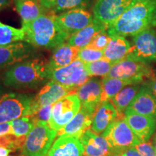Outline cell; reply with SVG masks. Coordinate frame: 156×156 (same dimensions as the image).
I'll list each match as a JSON object with an SVG mask.
<instances>
[{"label": "cell", "mask_w": 156, "mask_h": 156, "mask_svg": "<svg viewBox=\"0 0 156 156\" xmlns=\"http://www.w3.org/2000/svg\"><path fill=\"white\" fill-rule=\"evenodd\" d=\"M4 94H5V93H4V88L3 87L0 85V99L2 98V97L3 96Z\"/></svg>", "instance_id": "43"}, {"label": "cell", "mask_w": 156, "mask_h": 156, "mask_svg": "<svg viewBox=\"0 0 156 156\" xmlns=\"http://www.w3.org/2000/svg\"><path fill=\"white\" fill-rule=\"evenodd\" d=\"M102 136L116 155L129 148L135 147L141 142L124 119L119 117L106 129Z\"/></svg>", "instance_id": "6"}, {"label": "cell", "mask_w": 156, "mask_h": 156, "mask_svg": "<svg viewBox=\"0 0 156 156\" xmlns=\"http://www.w3.org/2000/svg\"><path fill=\"white\" fill-rule=\"evenodd\" d=\"M12 151L4 147H0V156H8L9 153H10Z\"/></svg>", "instance_id": "41"}, {"label": "cell", "mask_w": 156, "mask_h": 156, "mask_svg": "<svg viewBox=\"0 0 156 156\" xmlns=\"http://www.w3.org/2000/svg\"><path fill=\"white\" fill-rule=\"evenodd\" d=\"M52 107H53V104L43 106L41 108H39L38 110L33 115L32 117L34 119V120L36 121V122L41 121V122L48 123L51 115Z\"/></svg>", "instance_id": "35"}, {"label": "cell", "mask_w": 156, "mask_h": 156, "mask_svg": "<svg viewBox=\"0 0 156 156\" xmlns=\"http://www.w3.org/2000/svg\"><path fill=\"white\" fill-rule=\"evenodd\" d=\"M135 148L142 156H156L153 145L150 142H140Z\"/></svg>", "instance_id": "36"}, {"label": "cell", "mask_w": 156, "mask_h": 156, "mask_svg": "<svg viewBox=\"0 0 156 156\" xmlns=\"http://www.w3.org/2000/svg\"><path fill=\"white\" fill-rule=\"evenodd\" d=\"M90 78L85 64L79 58L66 67L50 70L49 73V80L56 82L72 91H76Z\"/></svg>", "instance_id": "7"}, {"label": "cell", "mask_w": 156, "mask_h": 156, "mask_svg": "<svg viewBox=\"0 0 156 156\" xmlns=\"http://www.w3.org/2000/svg\"><path fill=\"white\" fill-rule=\"evenodd\" d=\"M54 49L53 54L48 62L50 70L66 67L73 63L78 58L80 48L72 46L68 42H64Z\"/></svg>", "instance_id": "22"}, {"label": "cell", "mask_w": 156, "mask_h": 156, "mask_svg": "<svg viewBox=\"0 0 156 156\" xmlns=\"http://www.w3.org/2000/svg\"><path fill=\"white\" fill-rule=\"evenodd\" d=\"M101 84H102V93L101 96V103L108 102L121 90L127 85H132L128 81L108 77H103L101 80Z\"/></svg>", "instance_id": "27"}, {"label": "cell", "mask_w": 156, "mask_h": 156, "mask_svg": "<svg viewBox=\"0 0 156 156\" xmlns=\"http://www.w3.org/2000/svg\"><path fill=\"white\" fill-rule=\"evenodd\" d=\"M111 39L112 37L108 34L107 30H103L98 33L87 46L93 49L103 51L108 46Z\"/></svg>", "instance_id": "34"}, {"label": "cell", "mask_w": 156, "mask_h": 156, "mask_svg": "<svg viewBox=\"0 0 156 156\" xmlns=\"http://www.w3.org/2000/svg\"><path fill=\"white\" fill-rule=\"evenodd\" d=\"M36 121L32 116H21L12 121L11 126L12 133L17 136H27L34 128Z\"/></svg>", "instance_id": "30"}, {"label": "cell", "mask_w": 156, "mask_h": 156, "mask_svg": "<svg viewBox=\"0 0 156 156\" xmlns=\"http://www.w3.org/2000/svg\"><path fill=\"white\" fill-rule=\"evenodd\" d=\"M56 18L60 28L70 37L88 25L94 17L86 9L78 8L60 13Z\"/></svg>", "instance_id": "13"}, {"label": "cell", "mask_w": 156, "mask_h": 156, "mask_svg": "<svg viewBox=\"0 0 156 156\" xmlns=\"http://www.w3.org/2000/svg\"><path fill=\"white\" fill-rule=\"evenodd\" d=\"M73 92L75 91L70 90L54 81H48L36 95L33 96L30 116H32L41 107L54 104L58 100Z\"/></svg>", "instance_id": "12"}, {"label": "cell", "mask_w": 156, "mask_h": 156, "mask_svg": "<svg viewBox=\"0 0 156 156\" xmlns=\"http://www.w3.org/2000/svg\"><path fill=\"white\" fill-rule=\"evenodd\" d=\"M141 86L137 85H130L124 87L113 98L110 102L116 108L119 116L122 115L124 111L128 108L130 103L134 100V97L139 92Z\"/></svg>", "instance_id": "26"}, {"label": "cell", "mask_w": 156, "mask_h": 156, "mask_svg": "<svg viewBox=\"0 0 156 156\" xmlns=\"http://www.w3.org/2000/svg\"><path fill=\"white\" fill-rule=\"evenodd\" d=\"M102 58H103V51L93 49L87 46L80 48L78 54V58L84 64L97 61Z\"/></svg>", "instance_id": "33"}, {"label": "cell", "mask_w": 156, "mask_h": 156, "mask_svg": "<svg viewBox=\"0 0 156 156\" xmlns=\"http://www.w3.org/2000/svg\"><path fill=\"white\" fill-rule=\"evenodd\" d=\"M108 27L98 20L94 18L86 27L72 35L68 39V43L72 46L83 48L90 43L92 39L103 30H107Z\"/></svg>", "instance_id": "23"}, {"label": "cell", "mask_w": 156, "mask_h": 156, "mask_svg": "<svg viewBox=\"0 0 156 156\" xmlns=\"http://www.w3.org/2000/svg\"><path fill=\"white\" fill-rule=\"evenodd\" d=\"M10 0H0V10L9 5Z\"/></svg>", "instance_id": "42"}, {"label": "cell", "mask_w": 156, "mask_h": 156, "mask_svg": "<svg viewBox=\"0 0 156 156\" xmlns=\"http://www.w3.org/2000/svg\"><path fill=\"white\" fill-rule=\"evenodd\" d=\"M20 1H25V0H20ZM34 1H38V0H34Z\"/></svg>", "instance_id": "45"}, {"label": "cell", "mask_w": 156, "mask_h": 156, "mask_svg": "<svg viewBox=\"0 0 156 156\" xmlns=\"http://www.w3.org/2000/svg\"><path fill=\"white\" fill-rule=\"evenodd\" d=\"M132 45L125 37L112 36L108 46L103 50V57L113 64L122 61L130 53Z\"/></svg>", "instance_id": "24"}, {"label": "cell", "mask_w": 156, "mask_h": 156, "mask_svg": "<svg viewBox=\"0 0 156 156\" xmlns=\"http://www.w3.org/2000/svg\"><path fill=\"white\" fill-rule=\"evenodd\" d=\"M155 74V72L149 64L127 56L122 61L114 64L106 77L117 78L129 82L132 85H137L145 79L151 80Z\"/></svg>", "instance_id": "5"}, {"label": "cell", "mask_w": 156, "mask_h": 156, "mask_svg": "<svg viewBox=\"0 0 156 156\" xmlns=\"http://www.w3.org/2000/svg\"><path fill=\"white\" fill-rule=\"evenodd\" d=\"M26 136H17L14 134H8L0 135V147H4L11 150L22 149Z\"/></svg>", "instance_id": "32"}, {"label": "cell", "mask_w": 156, "mask_h": 156, "mask_svg": "<svg viewBox=\"0 0 156 156\" xmlns=\"http://www.w3.org/2000/svg\"><path fill=\"white\" fill-rule=\"evenodd\" d=\"M49 73L48 62L41 58H31L6 70L3 84L17 90L35 89L49 80Z\"/></svg>", "instance_id": "2"}, {"label": "cell", "mask_w": 156, "mask_h": 156, "mask_svg": "<svg viewBox=\"0 0 156 156\" xmlns=\"http://www.w3.org/2000/svg\"><path fill=\"white\" fill-rule=\"evenodd\" d=\"M81 103V106L95 112L101 103L102 93L101 81L95 78H90L85 84L75 91Z\"/></svg>", "instance_id": "18"}, {"label": "cell", "mask_w": 156, "mask_h": 156, "mask_svg": "<svg viewBox=\"0 0 156 156\" xmlns=\"http://www.w3.org/2000/svg\"><path fill=\"white\" fill-rule=\"evenodd\" d=\"M132 41L128 56L147 64L156 62V32L153 28L136 34L133 36Z\"/></svg>", "instance_id": "11"}, {"label": "cell", "mask_w": 156, "mask_h": 156, "mask_svg": "<svg viewBox=\"0 0 156 156\" xmlns=\"http://www.w3.org/2000/svg\"><path fill=\"white\" fill-rule=\"evenodd\" d=\"M116 156H142L140 153L136 151L135 147L129 148L125 151L120 152L118 154H116Z\"/></svg>", "instance_id": "38"}, {"label": "cell", "mask_w": 156, "mask_h": 156, "mask_svg": "<svg viewBox=\"0 0 156 156\" xmlns=\"http://www.w3.org/2000/svg\"><path fill=\"white\" fill-rule=\"evenodd\" d=\"M83 147V156H115L114 151L102 135L88 129L80 137Z\"/></svg>", "instance_id": "16"}, {"label": "cell", "mask_w": 156, "mask_h": 156, "mask_svg": "<svg viewBox=\"0 0 156 156\" xmlns=\"http://www.w3.org/2000/svg\"><path fill=\"white\" fill-rule=\"evenodd\" d=\"M154 149H155V152L156 154V137H155V146H154Z\"/></svg>", "instance_id": "44"}, {"label": "cell", "mask_w": 156, "mask_h": 156, "mask_svg": "<svg viewBox=\"0 0 156 156\" xmlns=\"http://www.w3.org/2000/svg\"><path fill=\"white\" fill-rule=\"evenodd\" d=\"M137 1L138 0H97L93 7V17L108 27Z\"/></svg>", "instance_id": "10"}, {"label": "cell", "mask_w": 156, "mask_h": 156, "mask_svg": "<svg viewBox=\"0 0 156 156\" xmlns=\"http://www.w3.org/2000/svg\"><path fill=\"white\" fill-rule=\"evenodd\" d=\"M34 52L33 45L27 42L0 46V73L19 62L27 60Z\"/></svg>", "instance_id": "14"}, {"label": "cell", "mask_w": 156, "mask_h": 156, "mask_svg": "<svg viewBox=\"0 0 156 156\" xmlns=\"http://www.w3.org/2000/svg\"><path fill=\"white\" fill-rule=\"evenodd\" d=\"M113 64L104 57L97 61L85 64L90 77H106L112 69Z\"/></svg>", "instance_id": "29"}, {"label": "cell", "mask_w": 156, "mask_h": 156, "mask_svg": "<svg viewBox=\"0 0 156 156\" xmlns=\"http://www.w3.org/2000/svg\"><path fill=\"white\" fill-rule=\"evenodd\" d=\"M16 9L20 16L22 17L23 25L33 22L44 14L46 9L38 1L34 0H16Z\"/></svg>", "instance_id": "25"}, {"label": "cell", "mask_w": 156, "mask_h": 156, "mask_svg": "<svg viewBox=\"0 0 156 156\" xmlns=\"http://www.w3.org/2000/svg\"><path fill=\"white\" fill-rule=\"evenodd\" d=\"M90 0H56L53 7L50 9L51 12L56 14L58 12H64L71 9L78 8L85 9Z\"/></svg>", "instance_id": "31"}, {"label": "cell", "mask_w": 156, "mask_h": 156, "mask_svg": "<svg viewBox=\"0 0 156 156\" xmlns=\"http://www.w3.org/2000/svg\"><path fill=\"white\" fill-rule=\"evenodd\" d=\"M95 112L91 109L81 106L79 112L72 120L64 127L56 131V135L58 136H75L80 138L84 132L90 127Z\"/></svg>", "instance_id": "17"}, {"label": "cell", "mask_w": 156, "mask_h": 156, "mask_svg": "<svg viewBox=\"0 0 156 156\" xmlns=\"http://www.w3.org/2000/svg\"><path fill=\"white\" fill-rule=\"evenodd\" d=\"M56 14L44 13L22 28L25 32V42L34 46L55 48L68 41L69 36L60 28Z\"/></svg>", "instance_id": "3"}, {"label": "cell", "mask_w": 156, "mask_h": 156, "mask_svg": "<svg viewBox=\"0 0 156 156\" xmlns=\"http://www.w3.org/2000/svg\"><path fill=\"white\" fill-rule=\"evenodd\" d=\"M13 134L11 122L0 124V135H5V134Z\"/></svg>", "instance_id": "37"}, {"label": "cell", "mask_w": 156, "mask_h": 156, "mask_svg": "<svg viewBox=\"0 0 156 156\" xmlns=\"http://www.w3.org/2000/svg\"><path fill=\"white\" fill-rule=\"evenodd\" d=\"M46 156H83V147L75 136H61L54 142Z\"/></svg>", "instance_id": "20"}, {"label": "cell", "mask_w": 156, "mask_h": 156, "mask_svg": "<svg viewBox=\"0 0 156 156\" xmlns=\"http://www.w3.org/2000/svg\"><path fill=\"white\" fill-rule=\"evenodd\" d=\"M80 108V101L76 93H69L53 104L48 126L56 131L60 129L72 120Z\"/></svg>", "instance_id": "9"}, {"label": "cell", "mask_w": 156, "mask_h": 156, "mask_svg": "<svg viewBox=\"0 0 156 156\" xmlns=\"http://www.w3.org/2000/svg\"><path fill=\"white\" fill-rule=\"evenodd\" d=\"M146 85H147V86L151 90L152 93L156 98V72L155 75L151 80H149V81H148V83Z\"/></svg>", "instance_id": "39"}, {"label": "cell", "mask_w": 156, "mask_h": 156, "mask_svg": "<svg viewBox=\"0 0 156 156\" xmlns=\"http://www.w3.org/2000/svg\"><path fill=\"white\" fill-rule=\"evenodd\" d=\"M25 41V32L23 28H14L0 21V46H8Z\"/></svg>", "instance_id": "28"}, {"label": "cell", "mask_w": 156, "mask_h": 156, "mask_svg": "<svg viewBox=\"0 0 156 156\" xmlns=\"http://www.w3.org/2000/svg\"><path fill=\"white\" fill-rule=\"evenodd\" d=\"M23 156H25V155H23Z\"/></svg>", "instance_id": "46"}, {"label": "cell", "mask_w": 156, "mask_h": 156, "mask_svg": "<svg viewBox=\"0 0 156 156\" xmlns=\"http://www.w3.org/2000/svg\"><path fill=\"white\" fill-rule=\"evenodd\" d=\"M55 1L56 0H38L41 5L46 9H50L51 8Z\"/></svg>", "instance_id": "40"}, {"label": "cell", "mask_w": 156, "mask_h": 156, "mask_svg": "<svg viewBox=\"0 0 156 156\" xmlns=\"http://www.w3.org/2000/svg\"><path fill=\"white\" fill-rule=\"evenodd\" d=\"M127 108L137 114L156 119V98L147 85H142Z\"/></svg>", "instance_id": "19"}, {"label": "cell", "mask_w": 156, "mask_h": 156, "mask_svg": "<svg viewBox=\"0 0 156 156\" xmlns=\"http://www.w3.org/2000/svg\"><path fill=\"white\" fill-rule=\"evenodd\" d=\"M56 131L47 122L38 121L25 138L22 148L25 156H46L55 140Z\"/></svg>", "instance_id": "4"}, {"label": "cell", "mask_w": 156, "mask_h": 156, "mask_svg": "<svg viewBox=\"0 0 156 156\" xmlns=\"http://www.w3.org/2000/svg\"><path fill=\"white\" fill-rule=\"evenodd\" d=\"M32 98L22 93H5L0 99V124L30 116Z\"/></svg>", "instance_id": "8"}, {"label": "cell", "mask_w": 156, "mask_h": 156, "mask_svg": "<svg viewBox=\"0 0 156 156\" xmlns=\"http://www.w3.org/2000/svg\"><path fill=\"white\" fill-rule=\"evenodd\" d=\"M124 119L141 142H147L156 128V119L144 116L126 108L124 112Z\"/></svg>", "instance_id": "15"}, {"label": "cell", "mask_w": 156, "mask_h": 156, "mask_svg": "<svg viewBox=\"0 0 156 156\" xmlns=\"http://www.w3.org/2000/svg\"><path fill=\"white\" fill-rule=\"evenodd\" d=\"M118 117V112L110 101L101 103L93 116L90 129L98 134L103 133Z\"/></svg>", "instance_id": "21"}, {"label": "cell", "mask_w": 156, "mask_h": 156, "mask_svg": "<svg viewBox=\"0 0 156 156\" xmlns=\"http://www.w3.org/2000/svg\"><path fill=\"white\" fill-rule=\"evenodd\" d=\"M154 27H156V0H138L109 25L107 33L111 37L134 36Z\"/></svg>", "instance_id": "1"}]
</instances>
